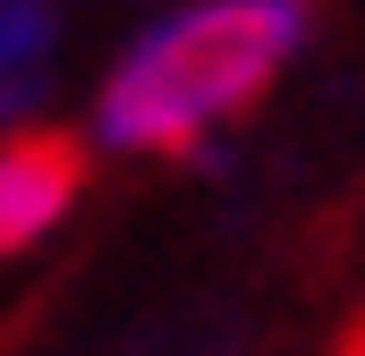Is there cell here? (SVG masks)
Here are the masks:
<instances>
[{"label": "cell", "instance_id": "obj_3", "mask_svg": "<svg viewBox=\"0 0 365 356\" xmlns=\"http://www.w3.org/2000/svg\"><path fill=\"white\" fill-rule=\"evenodd\" d=\"M60 43H68V0H0V136L43 119Z\"/></svg>", "mask_w": 365, "mask_h": 356}, {"label": "cell", "instance_id": "obj_1", "mask_svg": "<svg viewBox=\"0 0 365 356\" xmlns=\"http://www.w3.org/2000/svg\"><path fill=\"white\" fill-rule=\"evenodd\" d=\"M314 43V0H162L86 85L77 145L102 162H195L255 119Z\"/></svg>", "mask_w": 365, "mask_h": 356}, {"label": "cell", "instance_id": "obj_2", "mask_svg": "<svg viewBox=\"0 0 365 356\" xmlns=\"http://www.w3.org/2000/svg\"><path fill=\"white\" fill-rule=\"evenodd\" d=\"M86 145L60 136V127H9L0 136V263L51 246L68 229V212L86 204Z\"/></svg>", "mask_w": 365, "mask_h": 356}]
</instances>
